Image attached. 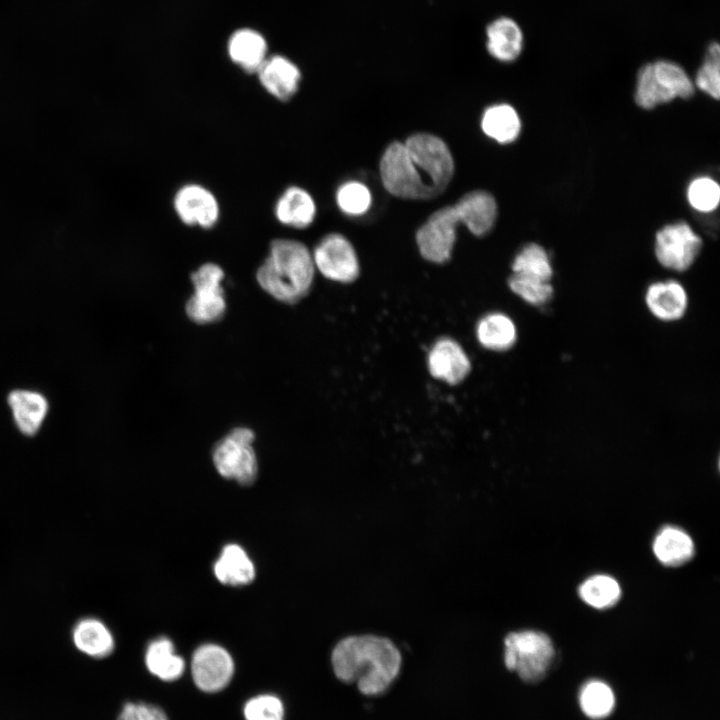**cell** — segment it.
Returning a JSON list of instances; mask_svg holds the SVG:
<instances>
[{
  "label": "cell",
  "instance_id": "d6a6232c",
  "mask_svg": "<svg viewBox=\"0 0 720 720\" xmlns=\"http://www.w3.org/2000/svg\"><path fill=\"white\" fill-rule=\"evenodd\" d=\"M508 286L528 304L543 306L553 296V286L550 281H544L513 273L508 279Z\"/></svg>",
  "mask_w": 720,
  "mask_h": 720
},
{
  "label": "cell",
  "instance_id": "5bb4252c",
  "mask_svg": "<svg viewBox=\"0 0 720 720\" xmlns=\"http://www.w3.org/2000/svg\"><path fill=\"white\" fill-rule=\"evenodd\" d=\"M262 87L280 101L290 100L298 91L301 72L284 56L267 58L256 72Z\"/></svg>",
  "mask_w": 720,
  "mask_h": 720
},
{
  "label": "cell",
  "instance_id": "484cf974",
  "mask_svg": "<svg viewBox=\"0 0 720 720\" xmlns=\"http://www.w3.org/2000/svg\"><path fill=\"white\" fill-rule=\"evenodd\" d=\"M481 128L489 138L500 144H508L518 138L521 131V120L511 105L495 104L484 111Z\"/></svg>",
  "mask_w": 720,
  "mask_h": 720
},
{
  "label": "cell",
  "instance_id": "d4e9b609",
  "mask_svg": "<svg viewBox=\"0 0 720 720\" xmlns=\"http://www.w3.org/2000/svg\"><path fill=\"white\" fill-rule=\"evenodd\" d=\"M145 663L149 672L163 681L177 680L185 669L183 658L175 653L173 643L165 637L150 642Z\"/></svg>",
  "mask_w": 720,
  "mask_h": 720
},
{
  "label": "cell",
  "instance_id": "d6986e66",
  "mask_svg": "<svg viewBox=\"0 0 720 720\" xmlns=\"http://www.w3.org/2000/svg\"><path fill=\"white\" fill-rule=\"evenodd\" d=\"M463 217V225L476 235L487 234L494 226L497 217L495 198L487 191L474 190L463 195L455 203Z\"/></svg>",
  "mask_w": 720,
  "mask_h": 720
},
{
  "label": "cell",
  "instance_id": "8992f818",
  "mask_svg": "<svg viewBox=\"0 0 720 720\" xmlns=\"http://www.w3.org/2000/svg\"><path fill=\"white\" fill-rule=\"evenodd\" d=\"M255 434L248 427H235L220 439L212 453L218 473L242 485L252 484L258 472L256 453L253 448Z\"/></svg>",
  "mask_w": 720,
  "mask_h": 720
},
{
  "label": "cell",
  "instance_id": "5b68a950",
  "mask_svg": "<svg viewBox=\"0 0 720 720\" xmlns=\"http://www.w3.org/2000/svg\"><path fill=\"white\" fill-rule=\"evenodd\" d=\"M404 145L432 197L441 194L454 174V161L446 143L430 133H415Z\"/></svg>",
  "mask_w": 720,
  "mask_h": 720
},
{
  "label": "cell",
  "instance_id": "3957f363",
  "mask_svg": "<svg viewBox=\"0 0 720 720\" xmlns=\"http://www.w3.org/2000/svg\"><path fill=\"white\" fill-rule=\"evenodd\" d=\"M694 90V82L679 64L657 60L638 71L634 98L639 107L649 110L676 98L688 99Z\"/></svg>",
  "mask_w": 720,
  "mask_h": 720
},
{
  "label": "cell",
  "instance_id": "d590c367",
  "mask_svg": "<svg viewBox=\"0 0 720 720\" xmlns=\"http://www.w3.org/2000/svg\"><path fill=\"white\" fill-rule=\"evenodd\" d=\"M117 720H168V718L158 706L143 702H128L122 707Z\"/></svg>",
  "mask_w": 720,
  "mask_h": 720
},
{
  "label": "cell",
  "instance_id": "e575fe53",
  "mask_svg": "<svg viewBox=\"0 0 720 720\" xmlns=\"http://www.w3.org/2000/svg\"><path fill=\"white\" fill-rule=\"evenodd\" d=\"M243 714L246 720H283L284 706L277 696L263 694L249 699Z\"/></svg>",
  "mask_w": 720,
  "mask_h": 720
},
{
  "label": "cell",
  "instance_id": "4fadbf2b",
  "mask_svg": "<svg viewBox=\"0 0 720 720\" xmlns=\"http://www.w3.org/2000/svg\"><path fill=\"white\" fill-rule=\"evenodd\" d=\"M173 207L184 224L203 229L214 227L220 216L216 196L208 188L196 183L183 185L177 190Z\"/></svg>",
  "mask_w": 720,
  "mask_h": 720
},
{
  "label": "cell",
  "instance_id": "83f0119b",
  "mask_svg": "<svg viewBox=\"0 0 720 720\" xmlns=\"http://www.w3.org/2000/svg\"><path fill=\"white\" fill-rule=\"evenodd\" d=\"M580 598L596 609L614 606L621 596L619 583L611 576L598 574L587 578L578 589Z\"/></svg>",
  "mask_w": 720,
  "mask_h": 720
},
{
  "label": "cell",
  "instance_id": "9c48e42d",
  "mask_svg": "<svg viewBox=\"0 0 720 720\" xmlns=\"http://www.w3.org/2000/svg\"><path fill=\"white\" fill-rule=\"evenodd\" d=\"M463 217L455 204L432 213L416 233L421 256L433 263L448 261L456 240V230Z\"/></svg>",
  "mask_w": 720,
  "mask_h": 720
},
{
  "label": "cell",
  "instance_id": "ac0fdd59",
  "mask_svg": "<svg viewBox=\"0 0 720 720\" xmlns=\"http://www.w3.org/2000/svg\"><path fill=\"white\" fill-rule=\"evenodd\" d=\"M274 215L282 225L303 229L313 223L316 204L308 191L299 186H290L277 199Z\"/></svg>",
  "mask_w": 720,
  "mask_h": 720
},
{
  "label": "cell",
  "instance_id": "ffe728a7",
  "mask_svg": "<svg viewBox=\"0 0 720 720\" xmlns=\"http://www.w3.org/2000/svg\"><path fill=\"white\" fill-rule=\"evenodd\" d=\"M8 404L21 433L33 436L39 431L48 412V401L41 393L13 390L8 395Z\"/></svg>",
  "mask_w": 720,
  "mask_h": 720
},
{
  "label": "cell",
  "instance_id": "f1b7e54d",
  "mask_svg": "<svg viewBox=\"0 0 720 720\" xmlns=\"http://www.w3.org/2000/svg\"><path fill=\"white\" fill-rule=\"evenodd\" d=\"M515 274L550 281L553 268L547 251L536 243H529L516 254L511 265Z\"/></svg>",
  "mask_w": 720,
  "mask_h": 720
},
{
  "label": "cell",
  "instance_id": "7c38bea8",
  "mask_svg": "<svg viewBox=\"0 0 720 720\" xmlns=\"http://www.w3.org/2000/svg\"><path fill=\"white\" fill-rule=\"evenodd\" d=\"M234 662L229 652L216 644L198 647L192 656L191 674L195 685L207 693L224 689L232 679Z\"/></svg>",
  "mask_w": 720,
  "mask_h": 720
},
{
  "label": "cell",
  "instance_id": "603a6c76",
  "mask_svg": "<svg viewBox=\"0 0 720 720\" xmlns=\"http://www.w3.org/2000/svg\"><path fill=\"white\" fill-rule=\"evenodd\" d=\"M228 54L244 71L257 72L267 59V44L260 33L251 29H241L231 36L228 42Z\"/></svg>",
  "mask_w": 720,
  "mask_h": 720
},
{
  "label": "cell",
  "instance_id": "277c9868",
  "mask_svg": "<svg viewBox=\"0 0 720 720\" xmlns=\"http://www.w3.org/2000/svg\"><path fill=\"white\" fill-rule=\"evenodd\" d=\"M504 645L506 667L526 682L541 680L555 654L551 639L534 630L511 632L505 637Z\"/></svg>",
  "mask_w": 720,
  "mask_h": 720
},
{
  "label": "cell",
  "instance_id": "1f68e13d",
  "mask_svg": "<svg viewBox=\"0 0 720 720\" xmlns=\"http://www.w3.org/2000/svg\"><path fill=\"white\" fill-rule=\"evenodd\" d=\"M694 86L705 92L713 99H719L720 46L717 42H711L708 45L703 63L697 71Z\"/></svg>",
  "mask_w": 720,
  "mask_h": 720
},
{
  "label": "cell",
  "instance_id": "4316f807",
  "mask_svg": "<svg viewBox=\"0 0 720 720\" xmlns=\"http://www.w3.org/2000/svg\"><path fill=\"white\" fill-rule=\"evenodd\" d=\"M476 333L481 345L493 351L510 349L517 338L516 326L512 319L499 312L483 317L477 325Z\"/></svg>",
  "mask_w": 720,
  "mask_h": 720
},
{
  "label": "cell",
  "instance_id": "44dd1931",
  "mask_svg": "<svg viewBox=\"0 0 720 720\" xmlns=\"http://www.w3.org/2000/svg\"><path fill=\"white\" fill-rule=\"evenodd\" d=\"M72 641L78 651L95 659L108 657L115 648L110 629L93 617L83 618L74 625Z\"/></svg>",
  "mask_w": 720,
  "mask_h": 720
},
{
  "label": "cell",
  "instance_id": "30bf717a",
  "mask_svg": "<svg viewBox=\"0 0 720 720\" xmlns=\"http://www.w3.org/2000/svg\"><path fill=\"white\" fill-rule=\"evenodd\" d=\"M701 237L691 226L678 221L663 226L655 236V256L665 268L683 272L696 260L701 248Z\"/></svg>",
  "mask_w": 720,
  "mask_h": 720
},
{
  "label": "cell",
  "instance_id": "6da1fadb",
  "mask_svg": "<svg viewBox=\"0 0 720 720\" xmlns=\"http://www.w3.org/2000/svg\"><path fill=\"white\" fill-rule=\"evenodd\" d=\"M331 663L338 679L356 683L365 695H377L384 692L398 675L401 654L386 637L351 635L333 648Z\"/></svg>",
  "mask_w": 720,
  "mask_h": 720
},
{
  "label": "cell",
  "instance_id": "2e32d148",
  "mask_svg": "<svg viewBox=\"0 0 720 720\" xmlns=\"http://www.w3.org/2000/svg\"><path fill=\"white\" fill-rule=\"evenodd\" d=\"M645 303L657 319L675 321L686 313L688 295L683 285L676 280L657 281L648 286Z\"/></svg>",
  "mask_w": 720,
  "mask_h": 720
},
{
  "label": "cell",
  "instance_id": "8fae6325",
  "mask_svg": "<svg viewBox=\"0 0 720 720\" xmlns=\"http://www.w3.org/2000/svg\"><path fill=\"white\" fill-rule=\"evenodd\" d=\"M312 258L315 269L327 279L349 283L359 275V261L350 241L339 233L323 237L316 245Z\"/></svg>",
  "mask_w": 720,
  "mask_h": 720
},
{
  "label": "cell",
  "instance_id": "ba28073f",
  "mask_svg": "<svg viewBox=\"0 0 720 720\" xmlns=\"http://www.w3.org/2000/svg\"><path fill=\"white\" fill-rule=\"evenodd\" d=\"M384 188L393 196L404 199H429L431 193L418 173L403 142L390 143L379 164Z\"/></svg>",
  "mask_w": 720,
  "mask_h": 720
},
{
  "label": "cell",
  "instance_id": "4dcf8cb0",
  "mask_svg": "<svg viewBox=\"0 0 720 720\" xmlns=\"http://www.w3.org/2000/svg\"><path fill=\"white\" fill-rule=\"evenodd\" d=\"M339 209L350 216L365 214L372 203L369 188L362 182L351 180L339 186L336 192Z\"/></svg>",
  "mask_w": 720,
  "mask_h": 720
},
{
  "label": "cell",
  "instance_id": "7a4b0ae2",
  "mask_svg": "<svg viewBox=\"0 0 720 720\" xmlns=\"http://www.w3.org/2000/svg\"><path fill=\"white\" fill-rule=\"evenodd\" d=\"M315 266L307 246L295 239L271 241L268 254L256 271L258 285L284 304H296L310 291Z\"/></svg>",
  "mask_w": 720,
  "mask_h": 720
},
{
  "label": "cell",
  "instance_id": "f546056e",
  "mask_svg": "<svg viewBox=\"0 0 720 720\" xmlns=\"http://www.w3.org/2000/svg\"><path fill=\"white\" fill-rule=\"evenodd\" d=\"M579 702L585 715L592 719H601L612 712L615 697L606 683L592 680L582 687Z\"/></svg>",
  "mask_w": 720,
  "mask_h": 720
},
{
  "label": "cell",
  "instance_id": "cb8c5ba5",
  "mask_svg": "<svg viewBox=\"0 0 720 720\" xmlns=\"http://www.w3.org/2000/svg\"><path fill=\"white\" fill-rule=\"evenodd\" d=\"M213 570L218 581L225 585H246L255 578L253 562L237 544H228L223 548Z\"/></svg>",
  "mask_w": 720,
  "mask_h": 720
},
{
  "label": "cell",
  "instance_id": "9a60e30c",
  "mask_svg": "<svg viewBox=\"0 0 720 720\" xmlns=\"http://www.w3.org/2000/svg\"><path fill=\"white\" fill-rule=\"evenodd\" d=\"M428 368L435 378L458 384L469 373L471 364L461 346L452 339L438 340L428 355Z\"/></svg>",
  "mask_w": 720,
  "mask_h": 720
},
{
  "label": "cell",
  "instance_id": "836d02e7",
  "mask_svg": "<svg viewBox=\"0 0 720 720\" xmlns=\"http://www.w3.org/2000/svg\"><path fill=\"white\" fill-rule=\"evenodd\" d=\"M687 200L696 211L710 213L719 205V184L708 176L697 177L688 185Z\"/></svg>",
  "mask_w": 720,
  "mask_h": 720
},
{
  "label": "cell",
  "instance_id": "e0dca14e",
  "mask_svg": "<svg viewBox=\"0 0 720 720\" xmlns=\"http://www.w3.org/2000/svg\"><path fill=\"white\" fill-rule=\"evenodd\" d=\"M523 44V32L514 19L502 16L488 24L486 49L496 60L504 63L515 61L523 50Z\"/></svg>",
  "mask_w": 720,
  "mask_h": 720
},
{
  "label": "cell",
  "instance_id": "7402d4cb",
  "mask_svg": "<svg viewBox=\"0 0 720 720\" xmlns=\"http://www.w3.org/2000/svg\"><path fill=\"white\" fill-rule=\"evenodd\" d=\"M652 548L658 561L668 567L683 565L695 553L692 538L683 529L675 526L661 528L654 538Z\"/></svg>",
  "mask_w": 720,
  "mask_h": 720
},
{
  "label": "cell",
  "instance_id": "52a82bcc",
  "mask_svg": "<svg viewBox=\"0 0 720 720\" xmlns=\"http://www.w3.org/2000/svg\"><path fill=\"white\" fill-rule=\"evenodd\" d=\"M225 273L216 263L202 264L191 274L194 292L185 304L187 317L199 325L220 321L226 312L225 292L222 286Z\"/></svg>",
  "mask_w": 720,
  "mask_h": 720
}]
</instances>
